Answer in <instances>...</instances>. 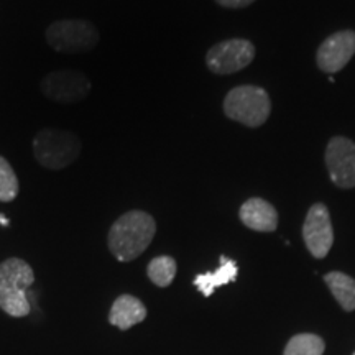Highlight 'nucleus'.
Segmentation results:
<instances>
[{
	"label": "nucleus",
	"instance_id": "obj_7",
	"mask_svg": "<svg viewBox=\"0 0 355 355\" xmlns=\"http://www.w3.org/2000/svg\"><path fill=\"white\" fill-rule=\"evenodd\" d=\"M255 56L254 44L247 40H227L217 43L207 51L206 63L212 73L230 74L252 63Z\"/></svg>",
	"mask_w": 355,
	"mask_h": 355
},
{
	"label": "nucleus",
	"instance_id": "obj_6",
	"mask_svg": "<svg viewBox=\"0 0 355 355\" xmlns=\"http://www.w3.org/2000/svg\"><path fill=\"white\" fill-rule=\"evenodd\" d=\"M91 81L81 71H53L42 81V91L48 99L58 104H76L91 92Z\"/></svg>",
	"mask_w": 355,
	"mask_h": 355
},
{
	"label": "nucleus",
	"instance_id": "obj_5",
	"mask_svg": "<svg viewBox=\"0 0 355 355\" xmlns=\"http://www.w3.org/2000/svg\"><path fill=\"white\" fill-rule=\"evenodd\" d=\"M46 42L53 50L76 55L91 51L99 42V32L91 21L60 20L48 26Z\"/></svg>",
	"mask_w": 355,
	"mask_h": 355
},
{
	"label": "nucleus",
	"instance_id": "obj_4",
	"mask_svg": "<svg viewBox=\"0 0 355 355\" xmlns=\"http://www.w3.org/2000/svg\"><path fill=\"white\" fill-rule=\"evenodd\" d=\"M225 115L247 127H260L268 119L272 104L263 89L241 86L229 92L224 101Z\"/></svg>",
	"mask_w": 355,
	"mask_h": 355
},
{
	"label": "nucleus",
	"instance_id": "obj_14",
	"mask_svg": "<svg viewBox=\"0 0 355 355\" xmlns=\"http://www.w3.org/2000/svg\"><path fill=\"white\" fill-rule=\"evenodd\" d=\"M327 286L334 298L337 300V303L345 311H354L355 309V279L347 277V275L340 273V272H332L327 273L326 277Z\"/></svg>",
	"mask_w": 355,
	"mask_h": 355
},
{
	"label": "nucleus",
	"instance_id": "obj_11",
	"mask_svg": "<svg viewBox=\"0 0 355 355\" xmlns=\"http://www.w3.org/2000/svg\"><path fill=\"white\" fill-rule=\"evenodd\" d=\"M241 219L248 229L273 232L278 225V214L270 202L260 198L248 199L241 207Z\"/></svg>",
	"mask_w": 355,
	"mask_h": 355
},
{
	"label": "nucleus",
	"instance_id": "obj_8",
	"mask_svg": "<svg viewBox=\"0 0 355 355\" xmlns=\"http://www.w3.org/2000/svg\"><path fill=\"white\" fill-rule=\"evenodd\" d=\"M303 237L313 257L324 259L329 254L334 242V232H332L329 211L324 204L311 206L303 225Z\"/></svg>",
	"mask_w": 355,
	"mask_h": 355
},
{
	"label": "nucleus",
	"instance_id": "obj_13",
	"mask_svg": "<svg viewBox=\"0 0 355 355\" xmlns=\"http://www.w3.org/2000/svg\"><path fill=\"white\" fill-rule=\"evenodd\" d=\"M239 268L235 265L234 260L227 259V257H220V266L212 273H204V275H198L194 278V285L199 291L202 293L204 296H209L214 293L216 288L227 285V283L234 282L237 278Z\"/></svg>",
	"mask_w": 355,
	"mask_h": 355
},
{
	"label": "nucleus",
	"instance_id": "obj_2",
	"mask_svg": "<svg viewBox=\"0 0 355 355\" xmlns=\"http://www.w3.org/2000/svg\"><path fill=\"white\" fill-rule=\"evenodd\" d=\"M35 282L32 266L21 259H8L0 263V308L13 318L30 313L28 290Z\"/></svg>",
	"mask_w": 355,
	"mask_h": 355
},
{
	"label": "nucleus",
	"instance_id": "obj_15",
	"mask_svg": "<svg viewBox=\"0 0 355 355\" xmlns=\"http://www.w3.org/2000/svg\"><path fill=\"white\" fill-rule=\"evenodd\" d=\"M146 273H148V278L152 279L155 285L165 288L171 285V282L176 277V261L166 255L157 257L148 263Z\"/></svg>",
	"mask_w": 355,
	"mask_h": 355
},
{
	"label": "nucleus",
	"instance_id": "obj_3",
	"mask_svg": "<svg viewBox=\"0 0 355 355\" xmlns=\"http://www.w3.org/2000/svg\"><path fill=\"white\" fill-rule=\"evenodd\" d=\"M33 153L40 165L48 170H64L81 155V140L69 130L43 128L35 135Z\"/></svg>",
	"mask_w": 355,
	"mask_h": 355
},
{
	"label": "nucleus",
	"instance_id": "obj_18",
	"mask_svg": "<svg viewBox=\"0 0 355 355\" xmlns=\"http://www.w3.org/2000/svg\"><path fill=\"white\" fill-rule=\"evenodd\" d=\"M216 2L229 8H241V7L250 6V3L255 2V0H216Z\"/></svg>",
	"mask_w": 355,
	"mask_h": 355
},
{
	"label": "nucleus",
	"instance_id": "obj_16",
	"mask_svg": "<svg viewBox=\"0 0 355 355\" xmlns=\"http://www.w3.org/2000/svg\"><path fill=\"white\" fill-rule=\"evenodd\" d=\"M324 340L314 334L295 336L286 344L285 355H322Z\"/></svg>",
	"mask_w": 355,
	"mask_h": 355
},
{
	"label": "nucleus",
	"instance_id": "obj_9",
	"mask_svg": "<svg viewBox=\"0 0 355 355\" xmlns=\"http://www.w3.org/2000/svg\"><path fill=\"white\" fill-rule=\"evenodd\" d=\"M326 165L329 175L339 188L355 186V144L344 137H336L326 150Z\"/></svg>",
	"mask_w": 355,
	"mask_h": 355
},
{
	"label": "nucleus",
	"instance_id": "obj_10",
	"mask_svg": "<svg viewBox=\"0 0 355 355\" xmlns=\"http://www.w3.org/2000/svg\"><path fill=\"white\" fill-rule=\"evenodd\" d=\"M355 55V32L345 30L332 35L319 46L318 64L326 73H337Z\"/></svg>",
	"mask_w": 355,
	"mask_h": 355
},
{
	"label": "nucleus",
	"instance_id": "obj_1",
	"mask_svg": "<svg viewBox=\"0 0 355 355\" xmlns=\"http://www.w3.org/2000/svg\"><path fill=\"white\" fill-rule=\"evenodd\" d=\"M157 232V224L144 211H130L114 222L109 230V248L121 261H132L150 245Z\"/></svg>",
	"mask_w": 355,
	"mask_h": 355
},
{
	"label": "nucleus",
	"instance_id": "obj_12",
	"mask_svg": "<svg viewBox=\"0 0 355 355\" xmlns=\"http://www.w3.org/2000/svg\"><path fill=\"white\" fill-rule=\"evenodd\" d=\"M146 308L139 298L130 295H122L114 301L109 313V322L119 329H130L132 326L144 321Z\"/></svg>",
	"mask_w": 355,
	"mask_h": 355
},
{
	"label": "nucleus",
	"instance_id": "obj_20",
	"mask_svg": "<svg viewBox=\"0 0 355 355\" xmlns=\"http://www.w3.org/2000/svg\"><path fill=\"white\" fill-rule=\"evenodd\" d=\"M354 355H355V354H354Z\"/></svg>",
	"mask_w": 355,
	"mask_h": 355
},
{
	"label": "nucleus",
	"instance_id": "obj_19",
	"mask_svg": "<svg viewBox=\"0 0 355 355\" xmlns=\"http://www.w3.org/2000/svg\"><path fill=\"white\" fill-rule=\"evenodd\" d=\"M0 224H2V225H6V227H7V225H8V219H7V217L3 216V214H0Z\"/></svg>",
	"mask_w": 355,
	"mask_h": 355
},
{
	"label": "nucleus",
	"instance_id": "obj_17",
	"mask_svg": "<svg viewBox=\"0 0 355 355\" xmlns=\"http://www.w3.org/2000/svg\"><path fill=\"white\" fill-rule=\"evenodd\" d=\"M19 194V180L6 158L0 157V201L10 202Z\"/></svg>",
	"mask_w": 355,
	"mask_h": 355
}]
</instances>
